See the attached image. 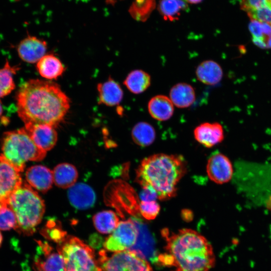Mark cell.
Segmentation results:
<instances>
[{
	"label": "cell",
	"instance_id": "30",
	"mask_svg": "<svg viewBox=\"0 0 271 271\" xmlns=\"http://www.w3.org/2000/svg\"><path fill=\"white\" fill-rule=\"evenodd\" d=\"M17 224L16 215L7 205L0 209V230L15 229Z\"/></svg>",
	"mask_w": 271,
	"mask_h": 271
},
{
	"label": "cell",
	"instance_id": "33",
	"mask_svg": "<svg viewBox=\"0 0 271 271\" xmlns=\"http://www.w3.org/2000/svg\"><path fill=\"white\" fill-rule=\"evenodd\" d=\"M186 3L191 4H197L201 3L203 0H184Z\"/></svg>",
	"mask_w": 271,
	"mask_h": 271
},
{
	"label": "cell",
	"instance_id": "18",
	"mask_svg": "<svg viewBox=\"0 0 271 271\" xmlns=\"http://www.w3.org/2000/svg\"><path fill=\"white\" fill-rule=\"evenodd\" d=\"M98 103L108 106L118 105L123 98V91L120 85L112 78L97 86Z\"/></svg>",
	"mask_w": 271,
	"mask_h": 271
},
{
	"label": "cell",
	"instance_id": "9",
	"mask_svg": "<svg viewBox=\"0 0 271 271\" xmlns=\"http://www.w3.org/2000/svg\"><path fill=\"white\" fill-rule=\"evenodd\" d=\"M22 183L20 172L0 155V200L8 204L9 197Z\"/></svg>",
	"mask_w": 271,
	"mask_h": 271
},
{
	"label": "cell",
	"instance_id": "31",
	"mask_svg": "<svg viewBox=\"0 0 271 271\" xmlns=\"http://www.w3.org/2000/svg\"><path fill=\"white\" fill-rule=\"evenodd\" d=\"M139 213L147 220H153L156 218L160 211V206L156 200L141 201L139 207Z\"/></svg>",
	"mask_w": 271,
	"mask_h": 271
},
{
	"label": "cell",
	"instance_id": "6",
	"mask_svg": "<svg viewBox=\"0 0 271 271\" xmlns=\"http://www.w3.org/2000/svg\"><path fill=\"white\" fill-rule=\"evenodd\" d=\"M65 271H100L92 248L78 238L67 235L57 246Z\"/></svg>",
	"mask_w": 271,
	"mask_h": 271
},
{
	"label": "cell",
	"instance_id": "27",
	"mask_svg": "<svg viewBox=\"0 0 271 271\" xmlns=\"http://www.w3.org/2000/svg\"><path fill=\"white\" fill-rule=\"evenodd\" d=\"M187 6L184 0H161L158 10L165 20L174 21L187 10Z\"/></svg>",
	"mask_w": 271,
	"mask_h": 271
},
{
	"label": "cell",
	"instance_id": "8",
	"mask_svg": "<svg viewBox=\"0 0 271 271\" xmlns=\"http://www.w3.org/2000/svg\"><path fill=\"white\" fill-rule=\"evenodd\" d=\"M138 224L133 219L119 221L117 226L105 240L106 251L120 252L133 247L139 236Z\"/></svg>",
	"mask_w": 271,
	"mask_h": 271
},
{
	"label": "cell",
	"instance_id": "28",
	"mask_svg": "<svg viewBox=\"0 0 271 271\" xmlns=\"http://www.w3.org/2000/svg\"><path fill=\"white\" fill-rule=\"evenodd\" d=\"M131 138L135 144L141 147H148L154 143L156 131L154 127L146 122H140L133 127Z\"/></svg>",
	"mask_w": 271,
	"mask_h": 271
},
{
	"label": "cell",
	"instance_id": "24",
	"mask_svg": "<svg viewBox=\"0 0 271 271\" xmlns=\"http://www.w3.org/2000/svg\"><path fill=\"white\" fill-rule=\"evenodd\" d=\"M151 76L142 70L131 71L123 81L124 85L131 93L138 94L146 91L150 86Z\"/></svg>",
	"mask_w": 271,
	"mask_h": 271
},
{
	"label": "cell",
	"instance_id": "11",
	"mask_svg": "<svg viewBox=\"0 0 271 271\" xmlns=\"http://www.w3.org/2000/svg\"><path fill=\"white\" fill-rule=\"evenodd\" d=\"M25 129L40 149L47 152L54 148L57 143L58 136L55 127L47 124L27 123Z\"/></svg>",
	"mask_w": 271,
	"mask_h": 271
},
{
	"label": "cell",
	"instance_id": "12",
	"mask_svg": "<svg viewBox=\"0 0 271 271\" xmlns=\"http://www.w3.org/2000/svg\"><path fill=\"white\" fill-rule=\"evenodd\" d=\"M47 49L46 41L32 36H28L18 44L19 57L24 62L37 63L45 54Z\"/></svg>",
	"mask_w": 271,
	"mask_h": 271
},
{
	"label": "cell",
	"instance_id": "14",
	"mask_svg": "<svg viewBox=\"0 0 271 271\" xmlns=\"http://www.w3.org/2000/svg\"><path fill=\"white\" fill-rule=\"evenodd\" d=\"M25 176L28 184L42 193L48 191L54 183L53 171L43 165H35L29 168Z\"/></svg>",
	"mask_w": 271,
	"mask_h": 271
},
{
	"label": "cell",
	"instance_id": "35",
	"mask_svg": "<svg viewBox=\"0 0 271 271\" xmlns=\"http://www.w3.org/2000/svg\"><path fill=\"white\" fill-rule=\"evenodd\" d=\"M3 240V235L0 231V247L2 246Z\"/></svg>",
	"mask_w": 271,
	"mask_h": 271
},
{
	"label": "cell",
	"instance_id": "7",
	"mask_svg": "<svg viewBox=\"0 0 271 271\" xmlns=\"http://www.w3.org/2000/svg\"><path fill=\"white\" fill-rule=\"evenodd\" d=\"M100 271H153L148 261L139 251L128 249L108 256L106 250L99 252Z\"/></svg>",
	"mask_w": 271,
	"mask_h": 271
},
{
	"label": "cell",
	"instance_id": "36",
	"mask_svg": "<svg viewBox=\"0 0 271 271\" xmlns=\"http://www.w3.org/2000/svg\"><path fill=\"white\" fill-rule=\"evenodd\" d=\"M3 106L2 104V102L0 101V117L1 116L2 113H3Z\"/></svg>",
	"mask_w": 271,
	"mask_h": 271
},
{
	"label": "cell",
	"instance_id": "20",
	"mask_svg": "<svg viewBox=\"0 0 271 271\" xmlns=\"http://www.w3.org/2000/svg\"><path fill=\"white\" fill-rule=\"evenodd\" d=\"M148 111L151 116L159 121L170 119L174 113V104L170 98L163 95H158L152 97L148 105Z\"/></svg>",
	"mask_w": 271,
	"mask_h": 271
},
{
	"label": "cell",
	"instance_id": "2",
	"mask_svg": "<svg viewBox=\"0 0 271 271\" xmlns=\"http://www.w3.org/2000/svg\"><path fill=\"white\" fill-rule=\"evenodd\" d=\"M166 252L159 257L161 262L174 266L175 271H210L215 256L208 240L196 230L183 228L176 232L162 231Z\"/></svg>",
	"mask_w": 271,
	"mask_h": 271
},
{
	"label": "cell",
	"instance_id": "21",
	"mask_svg": "<svg viewBox=\"0 0 271 271\" xmlns=\"http://www.w3.org/2000/svg\"><path fill=\"white\" fill-rule=\"evenodd\" d=\"M52 171L54 183L58 187L69 189L76 183L78 173L72 164L60 163L56 166Z\"/></svg>",
	"mask_w": 271,
	"mask_h": 271
},
{
	"label": "cell",
	"instance_id": "32",
	"mask_svg": "<svg viewBox=\"0 0 271 271\" xmlns=\"http://www.w3.org/2000/svg\"><path fill=\"white\" fill-rule=\"evenodd\" d=\"M42 232L44 236L58 244L62 242L67 236L66 232L63 231L61 227L57 225L55 222L51 221L47 223Z\"/></svg>",
	"mask_w": 271,
	"mask_h": 271
},
{
	"label": "cell",
	"instance_id": "13",
	"mask_svg": "<svg viewBox=\"0 0 271 271\" xmlns=\"http://www.w3.org/2000/svg\"><path fill=\"white\" fill-rule=\"evenodd\" d=\"M39 250L43 255L36 262L38 271H65V263L62 255L48 243L39 241Z\"/></svg>",
	"mask_w": 271,
	"mask_h": 271
},
{
	"label": "cell",
	"instance_id": "17",
	"mask_svg": "<svg viewBox=\"0 0 271 271\" xmlns=\"http://www.w3.org/2000/svg\"><path fill=\"white\" fill-rule=\"evenodd\" d=\"M240 7L251 20L271 26V0H241Z\"/></svg>",
	"mask_w": 271,
	"mask_h": 271
},
{
	"label": "cell",
	"instance_id": "37",
	"mask_svg": "<svg viewBox=\"0 0 271 271\" xmlns=\"http://www.w3.org/2000/svg\"><path fill=\"white\" fill-rule=\"evenodd\" d=\"M118 0H106L107 2H109L110 3H114V2H116Z\"/></svg>",
	"mask_w": 271,
	"mask_h": 271
},
{
	"label": "cell",
	"instance_id": "5",
	"mask_svg": "<svg viewBox=\"0 0 271 271\" xmlns=\"http://www.w3.org/2000/svg\"><path fill=\"white\" fill-rule=\"evenodd\" d=\"M2 151V155L20 172L26 162L40 161L47 153L35 144L24 127L4 133Z\"/></svg>",
	"mask_w": 271,
	"mask_h": 271
},
{
	"label": "cell",
	"instance_id": "34",
	"mask_svg": "<svg viewBox=\"0 0 271 271\" xmlns=\"http://www.w3.org/2000/svg\"><path fill=\"white\" fill-rule=\"evenodd\" d=\"M8 204L6 202L2 201L0 200V209L4 207V206L7 205Z\"/></svg>",
	"mask_w": 271,
	"mask_h": 271
},
{
	"label": "cell",
	"instance_id": "3",
	"mask_svg": "<svg viewBox=\"0 0 271 271\" xmlns=\"http://www.w3.org/2000/svg\"><path fill=\"white\" fill-rule=\"evenodd\" d=\"M187 171V162L182 156L157 154L142 161L136 180L143 188L154 191L159 200H167L177 194V185Z\"/></svg>",
	"mask_w": 271,
	"mask_h": 271
},
{
	"label": "cell",
	"instance_id": "4",
	"mask_svg": "<svg viewBox=\"0 0 271 271\" xmlns=\"http://www.w3.org/2000/svg\"><path fill=\"white\" fill-rule=\"evenodd\" d=\"M8 205L14 212L18 233L31 235L41 223L45 211L44 200L28 183H23L11 195Z\"/></svg>",
	"mask_w": 271,
	"mask_h": 271
},
{
	"label": "cell",
	"instance_id": "15",
	"mask_svg": "<svg viewBox=\"0 0 271 271\" xmlns=\"http://www.w3.org/2000/svg\"><path fill=\"white\" fill-rule=\"evenodd\" d=\"M67 196L70 204L79 210H86L92 207L96 201L93 189L83 183L75 184L68 189Z\"/></svg>",
	"mask_w": 271,
	"mask_h": 271
},
{
	"label": "cell",
	"instance_id": "19",
	"mask_svg": "<svg viewBox=\"0 0 271 271\" xmlns=\"http://www.w3.org/2000/svg\"><path fill=\"white\" fill-rule=\"evenodd\" d=\"M36 68L40 75L49 81L57 79L65 70L60 59L53 54L45 55L37 63Z\"/></svg>",
	"mask_w": 271,
	"mask_h": 271
},
{
	"label": "cell",
	"instance_id": "29",
	"mask_svg": "<svg viewBox=\"0 0 271 271\" xmlns=\"http://www.w3.org/2000/svg\"><path fill=\"white\" fill-rule=\"evenodd\" d=\"M19 69L17 66L11 65L8 61L0 69V98L9 95L15 88L13 76Z\"/></svg>",
	"mask_w": 271,
	"mask_h": 271
},
{
	"label": "cell",
	"instance_id": "10",
	"mask_svg": "<svg viewBox=\"0 0 271 271\" xmlns=\"http://www.w3.org/2000/svg\"><path fill=\"white\" fill-rule=\"evenodd\" d=\"M206 172L209 178L218 184L228 182L233 174L232 163L225 155L218 153L208 160Z\"/></svg>",
	"mask_w": 271,
	"mask_h": 271
},
{
	"label": "cell",
	"instance_id": "23",
	"mask_svg": "<svg viewBox=\"0 0 271 271\" xmlns=\"http://www.w3.org/2000/svg\"><path fill=\"white\" fill-rule=\"evenodd\" d=\"M169 94L173 104L179 108L188 107L195 100L194 88L186 83H179L174 85Z\"/></svg>",
	"mask_w": 271,
	"mask_h": 271
},
{
	"label": "cell",
	"instance_id": "1",
	"mask_svg": "<svg viewBox=\"0 0 271 271\" xmlns=\"http://www.w3.org/2000/svg\"><path fill=\"white\" fill-rule=\"evenodd\" d=\"M18 115L27 123L47 124L54 127L64 119L70 100L58 84L49 80L30 79L17 94Z\"/></svg>",
	"mask_w": 271,
	"mask_h": 271
},
{
	"label": "cell",
	"instance_id": "26",
	"mask_svg": "<svg viewBox=\"0 0 271 271\" xmlns=\"http://www.w3.org/2000/svg\"><path fill=\"white\" fill-rule=\"evenodd\" d=\"M93 222L96 229L102 234L111 233L119 221L118 215L112 210H104L95 214Z\"/></svg>",
	"mask_w": 271,
	"mask_h": 271
},
{
	"label": "cell",
	"instance_id": "22",
	"mask_svg": "<svg viewBox=\"0 0 271 271\" xmlns=\"http://www.w3.org/2000/svg\"><path fill=\"white\" fill-rule=\"evenodd\" d=\"M196 75L202 83L214 85L219 83L223 76L221 66L212 60H206L201 62L197 67Z\"/></svg>",
	"mask_w": 271,
	"mask_h": 271
},
{
	"label": "cell",
	"instance_id": "16",
	"mask_svg": "<svg viewBox=\"0 0 271 271\" xmlns=\"http://www.w3.org/2000/svg\"><path fill=\"white\" fill-rule=\"evenodd\" d=\"M195 140L206 148H211L224 139L222 126L218 122H205L197 126L194 130Z\"/></svg>",
	"mask_w": 271,
	"mask_h": 271
},
{
	"label": "cell",
	"instance_id": "25",
	"mask_svg": "<svg viewBox=\"0 0 271 271\" xmlns=\"http://www.w3.org/2000/svg\"><path fill=\"white\" fill-rule=\"evenodd\" d=\"M249 28L252 41L256 46L263 49L271 48L270 25L251 20Z\"/></svg>",
	"mask_w": 271,
	"mask_h": 271
}]
</instances>
